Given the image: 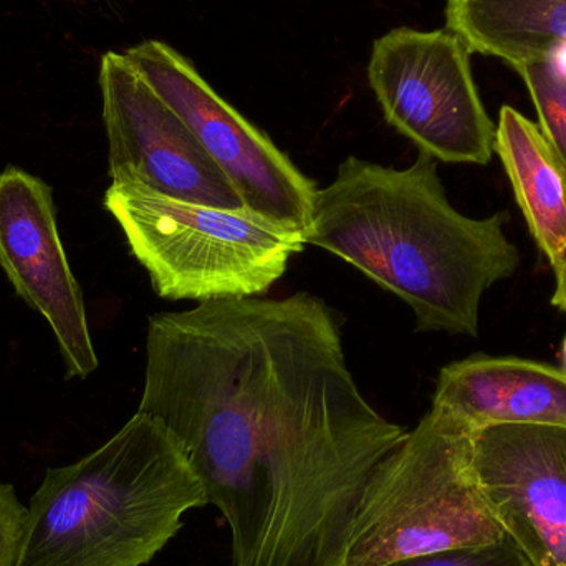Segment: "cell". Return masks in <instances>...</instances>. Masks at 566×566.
<instances>
[{"mask_svg": "<svg viewBox=\"0 0 566 566\" xmlns=\"http://www.w3.org/2000/svg\"><path fill=\"white\" fill-rule=\"evenodd\" d=\"M547 63L558 75L564 76L566 80V43L552 55V59L548 60Z\"/></svg>", "mask_w": 566, "mask_h": 566, "instance_id": "obj_17", "label": "cell"}, {"mask_svg": "<svg viewBox=\"0 0 566 566\" xmlns=\"http://www.w3.org/2000/svg\"><path fill=\"white\" fill-rule=\"evenodd\" d=\"M501 158L528 231L552 269L566 259V168L542 133L512 106H502L495 125Z\"/></svg>", "mask_w": 566, "mask_h": 566, "instance_id": "obj_12", "label": "cell"}, {"mask_svg": "<svg viewBox=\"0 0 566 566\" xmlns=\"http://www.w3.org/2000/svg\"><path fill=\"white\" fill-rule=\"evenodd\" d=\"M386 566H532L511 538L481 547L438 552Z\"/></svg>", "mask_w": 566, "mask_h": 566, "instance_id": "obj_14", "label": "cell"}, {"mask_svg": "<svg viewBox=\"0 0 566 566\" xmlns=\"http://www.w3.org/2000/svg\"><path fill=\"white\" fill-rule=\"evenodd\" d=\"M105 208L161 298L262 296L305 241L249 209L189 205L136 182H112Z\"/></svg>", "mask_w": 566, "mask_h": 566, "instance_id": "obj_5", "label": "cell"}, {"mask_svg": "<svg viewBox=\"0 0 566 566\" xmlns=\"http://www.w3.org/2000/svg\"><path fill=\"white\" fill-rule=\"evenodd\" d=\"M29 507L10 484H0V566L19 565L25 542Z\"/></svg>", "mask_w": 566, "mask_h": 566, "instance_id": "obj_15", "label": "cell"}, {"mask_svg": "<svg viewBox=\"0 0 566 566\" xmlns=\"http://www.w3.org/2000/svg\"><path fill=\"white\" fill-rule=\"evenodd\" d=\"M485 504L532 566H566V428L495 424L474 431Z\"/></svg>", "mask_w": 566, "mask_h": 566, "instance_id": "obj_9", "label": "cell"}, {"mask_svg": "<svg viewBox=\"0 0 566 566\" xmlns=\"http://www.w3.org/2000/svg\"><path fill=\"white\" fill-rule=\"evenodd\" d=\"M436 161L419 151L395 169L349 156L316 191L303 241L408 303L418 332L475 338L485 292L518 271L521 254L507 214L468 218L449 202Z\"/></svg>", "mask_w": 566, "mask_h": 566, "instance_id": "obj_2", "label": "cell"}, {"mask_svg": "<svg viewBox=\"0 0 566 566\" xmlns=\"http://www.w3.org/2000/svg\"><path fill=\"white\" fill-rule=\"evenodd\" d=\"M206 505L175 436L136 412L92 454L45 472L17 566H145Z\"/></svg>", "mask_w": 566, "mask_h": 566, "instance_id": "obj_3", "label": "cell"}, {"mask_svg": "<svg viewBox=\"0 0 566 566\" xmlns=\"http://www.w3.org/2000/svg\"><path fill=\"white\" fill-rule=\"evenodd\" d=\"M0 268L20 298L49 322L69 378L98 368L83 293L56 228L52 188L19 168L0 172Z\"/></svg>", "mask_w": 566, "mask_h": 566, "instance_id": "obj_10", "label": "cell"}, {"mask_svg": "<svg viewBox=\"0 0 566 566\" xmlns=\"http://www.w3.org/2000/svg\"><path fill=\"white\" fill-rule=\"evenodd\" d=\"M112 182H136L176 201L244 209L241 196L181 116L148 85L125 53L99 66Z\"/></svg>", "mask_w": 566, "mask_h": 566, "instance_id": "obj_8", "label": "cell"}, {"mask_svg": "<svg viewBox=\"0 0 566 566\" xmlns=\"http://www.w3.org/2000/svg\"><path fill=\"white\" fill-rule=\"evenodd\" d=\"M555 271V292L552 303L566 313V259Z\"/></svg>", "mask_w": 566, "mask_h": 566, "instance_id": "obj_16", "label": "cell"}, {"mask_svg": "<svg viewBox=\"0 0 566 566\" xmlns=\"http://www.w3.org/2000/svg\"><path fill=\"white\" fill-rule=\"evenodd\" d=\"M471 426L432 406L369 474L339 566H386L502 541L475 478Z\"/></svg>", "mask_w": 566, "mask_h": 566, "instance_id": "obj_4", "label": "cell"}, {"mask_svg": "<svg viewBox=\"0 0 566 566\" xmlns=\"http://www.w3.org/2000/svg\"><path fill=\"white\" fill-rule=\"evenodd\" d=\"M138 412L185 451L234 566H339L373 469L408 436L356 385L335 312L306 292L158 313Z\"/></svg>", "mask_w": 566, "mask_h": 566, "instance_id": "obj_1", "label": "cell"}, {"mask_svg": "<svg viewBox=\"0 0 566 566\" xmlns=\"http://www.w3.org/2000/svg\"><path fill=\"white\" fill-rule=\"evenodd\" d=\"M432 406L474 431L495 424L566 428V369L514 356H471L441 369Z\"/></svg>", "mask_w": 566, "mask_h": 566, "instance_id": "obj_11", "label": "cell"}, {"mask_svg": "<svg viewBox=\"0 0 566 566\" xmlns=\"http://www.w3.org/2000/svg\"><path fill=\"white\" fill-rule=\"evenodd\" d=\"M527 85L538 126L566 168V80L547 62L515 70Z\"/></svg>", "mask_w": 566, "mask_h": 566, "instance_id": "obj_13", "label": "cell"}, {"mask_svg": "<svg viewBox=\"0 0 566 566\" xmlns=\"http://www.w3.org/2000/svg\"><path fill=\"white\" fill-rule=\"evenodd\" d=\"M368 82L386 122L419 151L452 165L491 163L495 123L479 95L471 50L451 30H389L373 43Z\"/></svg>", "mask_w": 566, "mask_h": 566, "instance_id": "obj_6", "label": "cell"}, {"mask_svg": "<svg viewBox=\"0 0 566 566\" xmlns=\"http://www.w3.org/2000/svg\"><path fill=\"white\" fill-rule=\"evenodd\" d=\"M125 55L195 133L234 185L245 209L305 238L318 191L315 182L226 102L178 50L161 40H146Z\"/></svg>", "mask_w": 566, "mask_h": 566, "instance_id": "obj_7", "label": "cell"}, {"mask_svg": "<svg viewBox=\"0 0 566 566\" xmlns=\"http://www.w3.org/2000/svg\"><path fill=\"white\" fill-rule=\"evenodd\" d=\"M562 356H564V361H565V366H566V338L564 342V346H562Z\"/></svg>", "mask_w": 566, "mask_h": 566, "instance_id": "obj_18", "label": "cell"}]
</instances>
